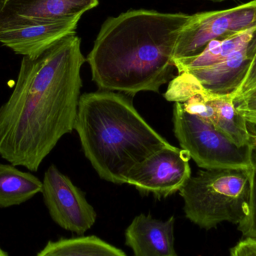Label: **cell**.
Here are the masks:
<instances>
[{"mask_svg":"<svg viewBox=\"0 0 256 256\" xmlns=\"http://www.w3.org/2000/svg\"><path fill=\"white\" fill-rule=\"evenodd\" d=\"M190 159L186 150L170 144L136 165L128 173L126 184L144 195L166 198L179 192L192 176Z\"/></svg>","mask_w":256,"mask_h":256,"instance_id":"7","label":"cell"},{"mask_svg":"<svg viewBox=\"0 0 256 256\" xmlns=\"http://www.w3.org/2000/svg\"><path fill=\"white\" fill-rule=\"evenodd\" d=\"M250 144H255L256 146V134H251L250 143Z\"/></svg>","mask_w":256,"mask_h":256,"instance_id":"26","label":"cell"},{"mask_svg":"<svg viewBox=\"0 0 256 256\" xmlns=\"http://www.w3.org/2000/svg\"><path fill=\"white\" fill-rule=\"evenodd\" d=\"M6 1H7V0H6Z\"/></svg>","mask_w":256,"mask_h":256,"instance_id":"29","label":"cell"},{"mask_svg":"<svg viewBox=\"0 0 256 256\" xmlns=\"http://www.w3.org/2000/svg\"><path fill=\"white\" fill-rule=\"evenodd\" d=\"M236 109L240 115L256 116V98H246L236 104Z\"/></svg>","mask_w":256,"mask_h":256,"instance_id":"22","label":"cell"},{"mask_svg":"<svg viewBox=\"0 0 256 256\" xmlns=\"http://www.w3.org/2000/svg\"><path fill=\"white\" fill-rule=\"evenodd\" d=\"M256 37V27L226 38L212 40L198 55L174 60V66L178 74L213 66L249 45Z\"/></svg>","mask_w":256,"mask_h":256,"instance_id":"13","label":"cell"},{"mask_svg":"<svg viewBox=\"0 0 256 256\" xmlns=\"http://www.w3.org/2000/svg\"><path fill=\"white\" fill-rule=\"evenodd\" d=\"M86 58L72 33L34 58L22 56L12 94L0 106V156L37 172L74 130Z\"/></svg>","mask_w":256,"mask_h":256,"instance_id":"1","label":"cell"},{"mask_svg":"<svg viewBox=\"0 0 256 256\" xmlns=\"http://www.w3.org/2000/svg\"><path fill=\"white\" fill-rule=\"evenodd\" d=\"M254 98H256V88H254V90H251V91H250L249 92L246 93V94H245V96H244L242 98L239 99V100H238L236 103L240 102V100H244V99Z\"/></svg>","mask_w":256,"mask_h":256,"instance_id":"24","label":"cell"},{"mask_svg":"<svg viewBox=\"0 0 256 256\" xmlns=\"http://www.w3.org/2000/svg\"><path fill=\"white\" fill-rule=\"evenodd\" d=\"M204 90L194 75L189 72H182L170 82L164 97L168 102L182 104Z\"/></svg>","mask_w":256,"mask_h":256,"instance_id":"17","label":"cell"},{"mask_svg":"<svg viewBox=\"0 0 256 256\" xmlns=\"http://www.w3.org/2000/svg\"><path fill=\"white\" fill-rule=\"evenodd\" d=\"M182 104L186 112L198 117L214 128L216 121V109L212 103L208 92L204 90Z\"/></svg>","mask_w":256,"mask_h":256,"instance_id":"18","label":"cell"},{"mask_svg":"<svg viewBox=\"0 0 256 256\" xmlns=\"http://www.w3.org/2000/svg\"><path fill=\"white\" fill-rule=\"evenodd\" d=\"M256 27V0L226 10L190 15L180 31L174 60L200 54L212 40Z\"/></svg>","mask_w":256,"mask_h":256,"instance_id":"6","label":"cell"},{"mask_svg":"<svg viewBox=\"0 0 256 256\" xmlns=\"http://www.w3.org/2000/svg\"><path fill=\"white\" fill-rule=\"evenodd\" d=\"M250 168L200 170L191 176L179 190L186 218L206 230L225 222L238 225L248 210Z\"/></svg>","mask_w":256,"mask_h":256,"instance_id":"4","label":"cell"},{"mask_svg":"<svg viewBox=\"0 0 256 256\" xmlns=\"http://www.w3.org/2000/svg\"><path fill=\"white\" fill-rule=\"evenodd\" d=\"M42 184L45 204L56 224L80 236L94 226L97 214L85 194L54 164L45 172Z\"/></svg>","mask_w":256,"mask_h":256,"instance_id":"8","label":"cell"},{"mask_svg":"<svg viewBox=\"0 0 256 256\" xmlns=\"http://www.w3.org/2000/svg\"><path fill=\"white\" fill-rule=\"evenodd\" d=\"M37 256H127L96 236L50 242Z\"/></svg>","mask_w":256,"mask_h":256,"instance_id":"16","label":"cell"},{"mask_svg":"<svg viewBox=\"0 0 256 256\" xmlns=\"http://www.w3.org/2000/svg\"><path fill=\"white\" fill-rule=\"evenodd\" d=\"M209 1L214 2H221L226 1V0H209Z\"/></svg>","mask_w":256,"mask_h":256,"instance_id":"28","label":"cell"},{"mask_svg":"<svg viewBox=\"0 0 256 256\" xmlns=\"http://www.w3.org/2000/svg\"><path fill=\"white\" fill-rule=\"evenodd\" d=\"M82 15L40 22L0 33V43L18 55L34 58L51 45L76 32Z\"/></svg>","mask_w":256,"mask_h":256,"instance_id":"10","label":"cell"},{"mask_svg":"<svg viewBox=\"0 0 256 256\" xmlns=\"http://www.w3.org/2000/svg\"><path fill=\"white\" fill-rule=\"evenodd\" d=\"M210 99L216 109L215 129L238 147L249 146L251 134L248 130V122L236 109L233 98L210 94Z\"/></svg>","mask_w":256,"mask_h":256,"instance_id":"15","label":"cell"},{"mask_svg":"<svg viewBox=\"0 0 256 256\" xmlns=\"http://www.w3.org/2000/svg\"><path fill=\"white\" fill-rule=\"evenodd\" d=\"M0 256H8V254H6V252H4V251L2 250L0 248Z\"/></svg>","mask_w":256,"mask_h":256,"instance_id":"27","label":"cell"},{"mask_svg":"<svg viewBox=\"0 0 256 256\" xmlns=\"http://www.w3.org/2000/svg\"><path fill=\"white\" fill-rule=\"evenodd\" d=\"M250 198L248 210L242 220L238 224V230L244 238L256 240V171L250 168Z\"/></svg>","mask_w":256,"mask_h":256,"instance_id":"19","label":"cell"},{"mask_svg":"<svg viewBox=\"0 0 256 256\" xmlns=\"http://www.w3.org/2000/svg\"><path fill=\"white\" fill-rule=\"evenodd\" d=\"M99 0H0V12L9 28L82 15Z\"/></svg>","mask_w":256,"mask_h":256,"instance_id":"9","label":"cell"},{"mask_svg":"<svg viewBox=\"0 0 256 256\" xmlns=\"http://www.w3.org/2000/svg\"><path fill=\"white\" fill-rule=\"evenodd\" d=\"M173 126L182 148L200 168H250V146L238 147L213 126L186 112L180 103L173 108Z\"/></svg>","mask_w":256,"mask_h":256,"instance_id":"5","label":"cell"},{"mask_svg":"<svg viewBox=\"0 0 256 256\" xmlns=\"http://www.w3.org/2000/svg\"><path fill=\"white\" fill-rule=\"evenodd\" d=\"M38 178L12 164H0V208L19 206L42 192Z\"/></svg>","mask_w":256,"mask_h":256,"instance_id":"14","label":"cell"},{"mask_svg":"<svg viewBox=\"0 0 256 256\" xmlns=\"http://www.w3.org/2000/svg\"><path fill=\"white\" fill-rule=\"evenodd\" d=\"M256 52V37L249 45L226 60L208 67L186 72L196 78L210 94L233 96L244 80Z\"/></svg>","mask_w":256,"mask_h":256,"instance_id":"12","label":"cell"},{"mask_svg":"<svg viewBox=\"0 0 256 256\" xmlns=\"http://www.w3.org/2000/svg\"><path fill=\"white\" fill-rule=\"evenodd\" d=\"M189 14L130 10L108 18L86 61L100 90L159 92L172 78L174 50Z\"/></svg>","mask_w":256,"mask_h":256,"instance_id":"2","label":"cell"},{"mask_svg":"<svg viewBox=\"0 0 256 256\" xmlns=\"http://www.w3.org/2000/svg\"><path fill=\"white\" fill-rule=\"evenodd\" d=\"M131 96L99 90L80 96L74 130L84 154L103 180L126 184L129 172L170 146L140 116Z\"/></svg>","mask_w":256,"mask_h":256,"instance_id":"3","label":"cell"},{"mask_svg":"<svg viewBox=\"0 0 256 256\" xmlns=\"http://www.w3.org/2000/svg\"><path fill=\"white\" fill-rule=\"evenodd\" d=\"M250 168L256 171V146L250 144Z\"/></svg>","mask_w":256,"mask_h":256,"instance_id":"23","label":"cell"},{"mask_svg":"<svg viewBox=\"0 0 256 256\" xmlns=\"http://www.w3.org/2000/svg\"><path fill=\"white\" fill-rule=\"evenodd\" d=\"M230 256H256V240L244 238L230 251Z\"/></svg>","mask_w":256,"mask_h":256,"instance_id":"21","label":"cell"},{"mask_svg":"<svg viewBox=\"0 0 256 256\" xmlns=\"http://www.w3.org/2000/svg\"><path fill=\"white\" fill-rule=\"evenodd\" d=\"M176 219H154L143 214L132 220L126 231V244L135 256H178L174 246Z\"/></svg>","mask_w":256,"mask_h":256,"instance_id":"11","label":"cell"},{"mask_svg":"<svg viewBox=\"0 0 256 256\" xmlns=\"http://www.w3.org/2000/svg\"><path fill=\"white\" fill-rule=\"evenodd\" d=\"M256 88V52L252 62L250 66L248 74L237 91L231 96L234 99V103L251 90Z\"/></svg>","mask_w":256,"mask_h":256,"instance_id":"20","label":"cell"},{"mask_svg":"<svg viewBox=\"0 0 256 256\" xmlns=\"http://www.w3.org/2000/svg\"><path fill=\"white\" fill-rule=\"evenodd\" d=\"M244 118L248 123L256 126V116H244Z\"/></svg>","mask_w":256,"mask_h":256,"instance_id":"25","label":"cell"}]
</instances>
